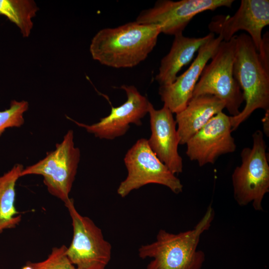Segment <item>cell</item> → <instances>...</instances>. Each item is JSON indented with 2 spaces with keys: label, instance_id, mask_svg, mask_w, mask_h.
Returning <instances> with one entry per match:
<instances>
[{
  "label": "cell",
  "instance_id": "obj_1",
  "mask_svg": "<svg viewBox=\"0 0 269 269\" xmlns=\"http://www.w3.org/2000/svg\"><path fill=\"white\" fill-rule=\"evenodd\" d=\"M161 33L156 24L136 21L99 30L93 37L90 52L93 59L115 68H131L144 61L155 46Z\"/></svg>",
  "mask_w": 269,
  "mask_h": 269
},
{
  "label": "cell",
  "instance_id": "obj_2",
  "mask_svg": "<svg viewBox=\"0 0 269 269\" xmlns=\"http://www.w3.org/2000/svg\"><path fill=\"white\" fill-rule=\"evenodd\" d=\"M214 217V210L209 206L191 230L178 234L160 230L154 242L138 249L139 258L152 259L146 269H201L205 254L197 250V246L202 234L209 229Z\"/></svg>",
  "mask_w": 269,
  "mask_h": 269
},
{
  "label": "cell",
  "instance_id": "obj_3",
  "mask_svg": "<svg viewBox=\"0 0 269 269\" xmlns=\"http://www.w3.org/2000/svg\"><path fill=\"white\" fill-rule=\"evenodd\" d=\"M233 75L242 91L245 106L236 116H230L232 131L258 109L269 111V64L264 61L251 38L236 35Z\"/></svg>",
  "mask_w": 269,
  "mask_h": 269
},
{
  "label": "cell",
  "instance_id": "obj_4",
  "mask_svg": "<svg viewBox=\"0 0 269 269\" xmlns=\"http://www.w3.org/2000/svg\"><path fill=\"white\" fill-rule=\"evenodd\" d=\"M252 148L241 153L242 163L232 175L234 199L240 206L250 203L256 211H262V202L269 192V165L264 134L257 130L252 135Z\"/></svg>",
  "mask_w": 269,
  "mask_h": 269
},
{
  "label": "cell",
  "instance_id": "obj_5",
  "mask_svg": "<svg viewBox=\"0 0 269 269\" xmlns=\"http://www.w3.org/2000/svg\"><path fill=\"white\" fill-rule=\"evenodd\" d=\"M235 36L221 42L211 61L204 68L192 95V97L206 94L216 97L224 102L232 117L240 113L244 101L241 89L233 75Z\"/></svg>",
  "mask_w": 269,
  "mask_h": 269
},
{
  "label": "cell",
  "instance_id": "obj_6",
  "mask_svg": "<svg viewBox=\"0 0 269 269\" xmlns=\"http://www.w3.org/2000/svg\"><path fill=\"white\" fill-rule=\"evenodd\" d=\"M80 159V149L75 146L74 133L70 130L63 140L56 144L54 150L34 164L23 168L21 177L42 176L49 193L64 203L70 198Z\"/></svg>",
  "mask_w": 269,
  "mask_h": 269
},
{
  "label": "cell",
  "instance_id": "obj_7",
  "mask_svg": "<svg viewBox=\"0 0 269 269\" xmlns=\"http://www.w3.org/2000/svg\"><path fill=\"white\" fill-rule=\"evenodd\" d=\"M124 160L128 175L117 189L121 197L152 183L165 186L176 194L182 192L180 179L158 159L149 146L147 139H138L128 150Z\"/></svg>",
  "mask_w": 269,
  "mask_h": 269
},
{
  "label": "cell",
  "instance_id": "obj_8",
  "mask_svg": "<svg viewBox=\"0 0 269 269\" xmlns=\"http://www.w3.org/2000/svg\"><path fill=\"white\" fill-rule=\"evenodd\" d=\"M72 220L73 237L67 255L76 269H105L111 259L112 246L93 220L80 214L74 200L64 203Z\"/></svg>",
  "mask_w": 269,
  "mask_h": 269
},
{
  "label": "cell",
  "instance_id": "obj_9",
  "mask_svg": "<svg viewBox=\"0 0 269 269\" xmlns=\"http://www.w3.org/2000/svg\"><path fill=\"white\" fill-rule=\"evenodd\" d=\"M233 0H159L153 7L143 10L136 21L141 24H156L161 33L170 35L183 31L197 14L220 7H231Z\"/></svg>",
  "mask_w": 269,
  "mask_h": 269
},
{
  "label": "cell",
  "instance_id": "obj_10",
  "mask_svg": "<svg viewBox=\"0 0 269 269\" xmlns=\"http://www.w3.org/2000/svg\"><path fill=\"white\" fill-rule=\"evenodd\" d=\"M120 88L125 92L127 100L119 107H112L109 115L99 122L89 125L68 118L95 137L108 140L125 135L131 124L141 126V119L148 114L150 102L134 86L123 85Z\"/></svg>",
  "mask_w": 269,
  "mask_h": 269
},
{
  "label": "cell",
  "instance_id": "obj_11",
  "mask_svg": "<svg viewBox=\"0 0 269 269\" xmlns=\"http://www.w3.org/2000/svg\"><path fill=\"white\" fill-rule=\"evenodd\" d=\"M269 24V0H242L233 15H217L208 28L211 33L218 34L225 41H229L239 30H245L259 52L263 43L262 31Z\"/></svg>",
  "mask_w": 269,
  "mask_h": 269
},
{
  "label": "cell",
  "instance_id": "obj_12",
  "mask_svg": "<svg viewBox=\"0 0 269 269\" xmlns=\"http://www.w3.org/2000/svg\"><path fill=\"white\" fill-rule=\"evenodd\" d=\"M232 132L230 116L217 114L188 140L186 155L200 166L214 163L220 156L236 151Z\"/></svg>",
  "mask_w": 269,
  "mask_h": 269
},
{
  "label": "cell",
  "instance_id": "obj_13",
  "mask_svg": "<svg viewBox=\"0 0 269 269\" xmlns=\"http://www.w3.org/2000/svg\"><path fill=\"white\" fill-rule=\"evenodd\" d=\"M148 114L151 131L147 139L149 146L172 173H181L183 160L178 151L180 141L173 113L164 105L155 109L150 102Z\"/></svg>",
  "mask_w": 269,
  "mask_h": 269
},
{
  "label": "cell",
  "instance_id": "obj_14",
  "mask_svg": "<svg viewBox=\"0 0 269 269\" xmlns=\"http://www.w3.org/2000/svg\"><path fill=\"white\" fill-rule=\"evenodd\" d=\"M223 41L220 35L203 45L189 68L168 85L160 86L158 94L163 105L173 114L184 110L192 97L194 88L202 71Z\"/></svg>",
  "mask_w": 269,
  "mask_h": 269
},
{
  "label": "cell",
  "instance_id": "obj_15",
  "mask_svg": "<svg viewBox=\"0 0 269 269\" xmlns=\"http://www.w3.org/2000/svg\"><path fill=\"white\" fill-rule=\"evenodd\" d=\"M225 108L223 102L216 97L202 95L193 97L185 108L176 114L175 122L179 144H185L209 121Z\"/></svg>",
  "mask_w": 269,
  "mask_h": 269
},
{
  "label": "cell",
  "instance_id": "obj_16",
  "mask_svg": "<svg viewBox=\"0 0 269 269\" xmlns=\"http://www.w3.org/2000/svg\"><path fill=\"white\" fill-rule=\"evenodd\" d=\"M214 37L212 33L201 37H186L183 33L175 35L171 48L161 59L158 72L155 77L159 85L172 83L181 68L192 60L203 45Z\"/></svg>",
  "mask_w": 269,
  "mask_h": 269
},
{
  "label": "cell",
  "instance_id": "obj_17",
  "mask_svg": "<svg viewBox=\"0 0 269 269\" xmlns=\"http://www.w3.org/2000/svg\"><path fill=\"white\" fill-rule=\"evenodd\" d=\"M23 168L22 164L17 163L0 176V235L16 228L21 221L22 215L15 206V185Z\"/></svg>",
  "mask_w": 269,
  "mask_h": 269
},
{
  "label": "cell",
  "instance_id": "obj_18",
  "mask_svg": "<svg viewBox=\"0 0 269 269\" xmlns=\"http://www.w3.org/2000/svg\"><path fill=\"white\" fill-rule=\"evenodd\" d=\"M38 8L31 0H0V15H3L19 29L23 37H28L33 27L32 19Z\"/></svg>",
  "mask_w": 269,
  "mask_h": 269
},
{
  "label": "cell",
  "instance_id": "obj_19",
  "mask_svg": "<svg viewBox=\"0 0 269 269\" xmlns=\"http://www.w3.org/2000/svg\"><path fill=\"white\" fill-rule=\"evenodd\" d=\"M67 249L64 245L54 247L45 260L36 262L28 261L20 269H76L67 256Z\"/></svg>",
  "mask_w": 269,
  "mask_h": 269
},
{
  "label": "cell",
  "instance_id": "obj_20",
  "mask_svg": "<svg viewBox=\"0 0 269 269\" xmlns=\"http://www.w3.org/2000/svg\"><path fill=\"white\" fill-rule=\"evenodd\" d=\"M28 106L26 101L12 100L8 109L0 111V136L7 129L23 125L24 114L27 111Z\"/></svg>",
  "mask_w": 269,
  "mask_h": 269
},
{
  "label": "cell",
  "instance_id": "obj_21",
  "mask_svg": "<svg viewBox=\"0 0 269 269\" xmlns=\"http://www.w3.org/2000/svg\"><path fill=\"white\" fill-rule=\"evenodd\" d=\"M269 111H266V114L263 119V130L264 133L267 136H269Z\"/></svg>",
  "mask_w": 269,
  "mask_h": 269
}]
</instances>
